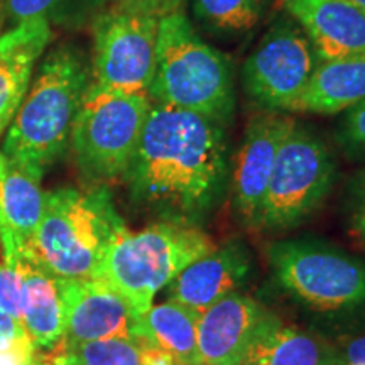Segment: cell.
Listing matches in <instances>:
<instances>
[{
  "mask_svg": "<svg viewBox=\"0 0 365 365\" xmlns=\"http://www.w3.org/2000/svg\"><path fill=\"white\" fill-rule=\"evenodd\" d=\"M124 182L161 220L200 225L230 182L227 125L153 103Z\"/></svg>",
  "mask_w": 365,
  "mask_h": 365,
  "instance_id": "obj_1",
  "label": "cell"
},
{
  "mask_svg": "<svg viewBox=\"0 0 365 365\" xmlns=\"http://www.w3.org/2000/svg\"><path fill=\"white\" fill-rule=\"evenodd\" d=\"M91 83V68L78 49L65 44L49 51L4 134L0 153L44 171L70 144L73 122Z\"/></svg>",
  "mask_w": 365,
  "mask_h": 365,
  "instance_id": "obj_2",
  "label": "cell"
},
{
  "mask_svg": "<svg viewBox=\"0 0 365 365\" xmlns=\"http://www.w3.org/2000/svg\"><path fill=\"white\" fill-rule=\"evenodd\" d=\"M150 102L208 117L227 125L235 115L234 68L198 34L185 11L159 21Z\"/></svg>",
  "mask_w": 365,
  "mask_h": 365,
  "instance_id": "obj_3",
  "label": "cell"
},
{
  "mask_svg": "<svg viewBox=\"0 0 365 365\" xmlns=\"http://www.w3.org/2000/svg\"><path fill=\"white\" fill-rule=\"evenodd\" d=\"M124 227L105 186L49 191L33 244L22 257L63 279H97L105 254Z\"/></svg>",
  "mask_w": 365,
  "mask_h": 365,
  "instance_id": "obj_4",
  "label": "cell"
},
{
  "mask_svg": "<svg viewBox=\"0 0 365 365\" xmlns=\"http://www.w3.org/2000/svg\"><path fill=\"white\" fill-rule=\"evenodd\" d=\"M215 247L212 237L191 223L158 220L139 232L124 227L105 254L97 279L113 287L144 317L159 291Z\"/></svg>",
  "mask_w": 365,
  "mask_h": 365,
  "instance_id": "obj_5",
  "label": "cell"
},
{
  "mask_svg": "<svg viewBox=\"0 0 365 365\" xmlns=\"http://www.w3.org/2000/svg\"><path fill=\"white\" fill-rule=\"evenodd\" d=\"M274 279L312 312L345 317L365 312V261L313 237L269 244Z\"/></svg>",
  "mask_w": 365,
  "mask_h": 365,
  "instance_id": "obj_6",
  "label": "cell"
},
{
  "mask_svg": "<svg viewBox=\"0 0 365 365\" xmlns=\"http://www.w3.org/2000/svg\"><path fill=\"white\" fill-rule=\"evenodd\" d=\"M153 107L148 93H124L91 83L70 135L76 168L95 186L124 181Z\"/></svg>",
  "mask_w": 365,
  "mask_h": 365,
  "instance_id": "obj_7",
  "label": "cell"
},
{
  "mask_svg": "<svg viewBox=\"0 0 365 365\" xmlns=\"http://www.w3.org/2000/svg\"><path fill=\"white\" fill-rule=\"evenodd\" d=\"M339 176L335 154L312 127L294 122L282 140L257 230L286 232L322 208Z\"/></svg>",
  "mask_w": 365,
  "mask_h": 365,
  "instance_id": "obj_8",
  "label": "cell"
},
{
  "mask_svg": "<svg viewBox=\"0 0 365 365\" xmlns=\"http://www.w3.org/2000/svg\"><path fill=\"white\" fill-rule=\"evenodd\" d=\"M319 63L307 34L284 14L272 22L244 61L242 88L264 112H294Z\"/></svg>",
  "mask_w": 365,
  "mask_h": 365,
  "instance_id": "obj_9",
  "label": "cell"
},
{
  "mask_svg": "<svg viewBox=\"0 0 365 365\" xmlns=\"http://www.w3.org/2000/svg\"><path fill=\"white\" fill-rule=\"evenodd\" d=\"M158 17L113 6L95 17L91 80L105 90L148 93L156 65Z\"/></svg>",
  "mask_w": 365,
  "mask_h": 365,
  "instance_id": "obj_10",
  "label": "cell"
},
{
  "mask_svg": "<svg viewBox=\"0 0 365 365\" xmlns=\"http://www.w3.org/2000/svg\"><path fill=\"white\" fill-rule=\"evenodd\" d=\"M294 122L286 113L261 110L245 127L230 173L234 208L245 227L259 228L274 163Z\"/></svg>",
  "mask_w": 365,
  "mask_h": 365,
  "instance_id": "obj_11",
  "label": "cell"
},
{
  "mask_svg": "<svg viewBox=\"0 0 365 365\" xmlns=\"http://www.w3.org/2000/svg\"><path fill=\"white\" fill-rule=\"evenodd\" d=\"M65 303V344L140 339V319L120 293L100 279L59 277Z\"/></svg>",
  "mask_w": 365,
  "mask_h": 365,
  "instance_id": "obj_12",
  "label": "cell"
},
{
  "mask_svg": "<svg viewBox=\"0 0 365 365\" xmlns=\"http://www.w3.org/2000/svg\"><path fill=\"white\" fill-rule=\"evenodd\" d=\"M252 271V254L244 242L232 239L182 269L166 287L168 299L202 314L213 303L237 293Z\"/></svg>",
  "mask_w": 365,
  "mask_h": 365,
  "instance_id": "obj_13",
  "label": "cell"
},
{
  "mask_svg": "<svg viewBox=\"0 0 365 365\" xmlns=\"http://www.w3.org/2000/svg\"><path fill=\"white\" fill-rule=\"evenodd\" d=\"M43 173L0 153V244L6 264L26 255L33 244L46 202Z\"/></svg>",
  "mask_w": 365,
  "mask_h": 365,
  "instance_id": "obj_14",
  "label": "cell"
},
{
  "mask_svg": "<svg viewBox=\"0 0 365 365\" xmlns=\"http://www.w3.org/2000/svg\"><path fill=\"white\" fill-rule=\"evenodd\" d=\"M282 7L322 63L365 54V11L349 0H282Z\"/></svg>",
  "mask_w": 365,
  "mask_h": 365,
  "instance_id": "obj_15",
  "label": "cell"
},
{
  "mask_svg": "<svg viewBox=\"0 0 365 365\" xmlns=\"http://www.w3.org/2000/svg\"><path fill=\"white\" fill-rule=\"evenodd\" d=\"M264 313L261 303L240 291L205 309L198 317L200 365H240Z\"/></svg>",
  "mask_w": 365,
  "mask_h": 365,
  "instance_id": "obj_16",
  "label": "cell"
},
{
  "mask_svg": "<svg viewBox=\"0 0 365 365\" xmlns=\"http://www.w3.org/2000/svg\"><path fill=\"white\" fill-rule=\"evenodd\" d=\"M49 22H21L0 34V139L19 110L36 63L51 43Z\"/></svg>",
  "mask_w": 365,
  "mask_h": 365,
  "instance_id": "obj_17",
  "label": "cell"
},
{
  "mask_svg": "<svg viewBox=\"0 0 365 365\" xmlns=\"http://www.w3.org/2000/svg\"><path fill=\"white\" fill-rule=\"evenodd\" d=\"M240 365H340L336 346L266 312Z\"/></svg>",
  "mask_w": 365,
  "mask_h": 365,
  "instance_id": "obj_18",
  "label": "cell"
},
{
  "mask_svg": "<svg viewBox=\"0 0 365 365\" xmlns=\"http://www.w3.org/2000/svg\"><path fill=\"white\" fill-rule=\"evenodd\" d=\"M22 279V325L38 350H54L65 340V303L59 277L27 257L9 264Z\"/></svg>",
  "mask_w": 365,
  "mask_h": 365,
  "instance_id": "obj_19",
  "label": "cell"
},
{
  "mask_svg": "<svg viewBox=\"0 0 365 365\" xmlns=\"http://www.w3.org/2000/svg\"><path fill=\"white\" fill-rule=\"evenodd\" d=\"M365 100V54L319 63L294 112L335 115Z\"/></svg>",
  "mask_w": 365,
  "mask_h": 365,
  "instance_id": "obj_20",
  "label": "cell"
},
{
  "mask_svg": "<svg viewBox=\"0 0 365 365\" xmlns=\"http://www.w3.org/2000/svg\"><path fill=\"white\" fill-rule=\"evenodd\" d=\"M198 317L171 299L153 304L140 319V339L171 355L178 365H200Z\"/></svg>",
  "mask_w": 365,
  "mask_h": 365,
  "instance_id": "obj_21",
  "label": "cell"
},
{
  "mask_svg": "<svg viewBox=\"0 0 365 365\" xmlns=\"http://www.w3.org/2000/svg\"><path fill=\"white\" fill-rule=\"evenodd\" d=\"M73 365H178L176 360L144 339H107L58 345Z\"/></svg>",
  "mask_w": 365,
  "mask_h": 365,
  "instance_id": "obj_22",
  "label": "cell"
},
{
  "mask_svg": "<svg viewBox=\"0 0 365 365\" xmlns=\"http://www.w3.org/2000/svg\"><path fill=\"white\" fill-rule=\"evenodd\" d=\"M269 0H191L195 19L217 38H242L266 16Z\"/></svg>",
  "mask_w": 365,
  "mask_h": 365,
  "instance_id": "obj_23",
  "label": "cell"
},
{
  "mask_svg": "<svg viewBox=\"0 0 365 365\" xmlns=\"http://www.w3.org/2000/svg\"><path fill=\"white\" fill-rule=\"evenodd\" d=\"M88 0H4L2 14L14 24L27 21L66 22L88 7Z\"/></svg>",
  "mask_w": 365,
  "mask_h": 365,
  "instance_id": "obj_24",
  "label": "cell"
},
{
  "mask_svg": "<svg viewBox=\"0 0 365 365\" xmlns=\"http://www.w3.org/2000/svg\"><path fill=\"white\" fill-rule=\"evenodd\" d=\"M336 140L350 159L365 161V100L341 112Z\"/></svg>",
  "mask_w": 365,
  "mask_h": 365,
  "instance_id": "obj_25",
  "label": "cell"
},
{
  "mask_svg": "<svg viewBox=\"0 0 365 365\" xmlns=\"http://www.w3.org/2000/svg\"><path fill=\"white\" fill-rule=\"evenodd\" d=\"M344 215L350 235L365 250V168L354 173L344 191Z\"/></svg>",
  "mask_w": 365,
  "mask_h": 365,
  "instance_id": "obj_26",
  "label": "cell"
},
{
  "mask_svg": "<svg viewBox=\"0 0 365 365\" xmlns=\"http://www.w3.org/2000/svg\"><path fill=\"white\" fill-rule=\"evenodd\" d=\"M0 308L22 323V279L14 266L0 261Z\"/></svg>",
  "mask_w": 365,
  "mask_h": 365,
  "instance_id": "obj_27",
  "label": "cell"
},
{
  "mask_svg": "<svg viewBox=\"0 0 365 365\" xmlns=\"http://www.w3.org/2000/svg\"><path fill=\"white\" fill-rule=\"evenodd\" d=\"M27 345L34 344L27 335L24 325L0 308V354L22 349Z\"/></svg>",
  "mask_w": 365,
  "mask_h": 365,
  "instance_id": "obj_28",
  "label": "cell"
},
{
  "mask_svg": "<svg viewBox=\"0 0 365 365\" xmlns=\"http://www.w3.org/2000/svg\"><path fill=\"white\" fill-rule=\"evenodd\" d=\"M186 0H115V6L129 9V11L148 14V16L163 17L170 14L185 11Z\"/></svg>",
  "mask_w": 365,
  "mask_h": 365,
  "instance_id": "obj_29",
  "label": "cell"
},
{
  "mask_svg": "<svg viewBox=\"0 0 365 365\" xmlns=\"http://www.w3.org/2000/svg\"><path fill=\"white\" fill-rule=\"evenodd\" d=\"M339 352L340 365H365V333L345 341Z\"/></svg>",
  "mask_w": 365,
  "mask_h": 365,
  "instance_id": "obj_30",
  "label": "cell"
},
{
  "mask_svg": "<svg viewBox=\"0 0 365 365\" xmlns=\"http://www.w3.org/2000/svg\"><path fill=\"white\" fill-rule=\"evenodd\" d=\"M54 350H56V354H58V357H59V364H61V365H73L70 360L65 357V355L59 352V349H54Z\"/></svg>",
  "mask_w": 365,
  "mask_h": 365,
  "instance_id": "obj_31",
  "label": "cell"
},
{
  "mask_svg": "<svg viewBox=\"0 0 365 365\" xmlns=\"http://www.w3.org/2000/svg\"><path fill=\"white\" fill-rule=\"evenodd\" d=\"M350 4H354V6H357L360 9H364L365 11V0H349Z\"/></svg>",
  "mask_w": 365,
  "mask_h": 365,
  "instance_id": "obj_32",
  "label": "cell"
},
{
  "mask_svg": "<svg viewBox=\"0 0 365 365\" xmlns=\"http://www.w3.org/2000/svg\"><path fill=\"white\" fill-rule=\"evenodd\" d=\"M0 29H2V2H0Z\"/></svg>",
  "mask_w": 365,
  "mask_h": 365,
  "instance_id": "obj_33",
  "label": "cell"
},
{
  "mask_svg": "<svg viewBox=\"0 0 365 365\" xmlns=\"http://www.w3.org/2000/svg\"><path fill=\"white\" fill-rule=\"evenodd\" d=\"M0 34H2V29H0Z\"/></svg>",
  "mask_w": 365,
  "mask_h": 365,
  "instance_id": "obj_34",
  "label": "cell"
}]
</instances>
